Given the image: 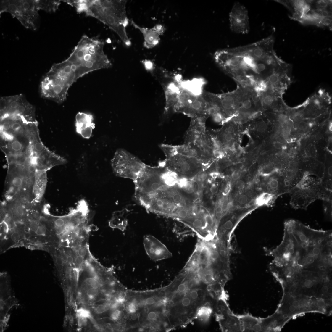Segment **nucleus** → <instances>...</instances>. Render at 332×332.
I'll list each match as a JSON object with an SVG mask.
<instances>
[{
    "label": "nucleus",
    "mask_w": 332,
    "mask_h": 332,
    "mask_svg": "<svg viewBox=\"0 0 332 332\" xmlns=\"http://www.w3.org/2000/svg\"><path fill=\"white\" fill-rule=\"evenodd\" d=\"M125 0L71 1L70 5L75 7L79 13L95 18L114 31L123 43L130 46L131 42L126 28L129 23Z\"/></svg>",
    "instance_id": "nucleus-1"
},
{
    "label": "nucleus",
    "mask_w": 332,
    "mask_h": 332,
    "mask_svg": "<svg viewBox=\"0 0 332 332\" xmlns=\"http://www.w3.org/2000/svg\"><path fill=\"white\" fill-rule=\"evenodd\" d=\"M104 46V42L99 39L82 36L67 59L74 67L76 81L93 71L112 67Z\"/></svg>",
    "instance_id": "nucleus-2"
},
{
    "label": "nucleus",
    "mask_w": 332,
    "mask_h": 332,
    "mask_svg": "<svg viewBox=\"0 0 332 332\" xmlns=\"http://www.w3.org/2000/svg\"><path fill=\"white\" fill-rule=\"evenodd\" d=\"M76 81L75 71L67 59L55 64L41 82V96L58 104L62 103L66 100L71 86Z\"/></svg>",
    "instance_id": "nucleus-3"
},
{
    "label": "nucleus",
    "mask_w": 332,
    "mask_h": 332,
    "mask_svg": "<svg viewBox=\"0 0 332 332\" xmlns=\"http://www.w3.org/2000/svg\"><path fill=\"white\" fill-rule=\"evenodd\" d=\"M160 147L165 154L166 159L160 162L159 165L175 173L179 178L191 179L195 178L200 171L207 167L194 158L175 153L172 145L162 144Z\"/></svg>",
    "instance_id": "nucleus-4"
},
{
    "label": "nucleus",
    "mask_w": 332,
    "mask_h": 332,
    "mask_svg": "<svg viewBox=\"0 0 332 332\" xmlns=\"http://www.w3.org/2000/svg\"><path fill=\"white\" fill-rule=\"evenodd\" d=\"M209 102L202 95H196L181 86L172 109L171 113H181L191 118L209 115Z\"/></svg>",
    "instance_id": "nucleus-5"
},
{
    "label": "nucleus",
    "mask_w": 332,
    "mask_h": 332,
    "mask_svg": "<svg viewBox=\"0 0 332 332\" xmlns=\"http://www.w3.org/2000/svg\"><path fill=\"white\" fill-rule=\"evenodd\" d=\"M112 167L117 176L135 181L144 171L146 165L126 150L118 149L111 161Z\"/></svg>",
    "instance_id": "nucleus-6"
},
{
    "label": "nucleus",
    "mask_w": 332,
    "mask_h": 332,
    "mask_svg": "<svg viewBox=\"0 0 332 332\" xmlns=\"http://www.w3.org/2000/svg\"><path fill=\"white\" fill-rule=\"evenodd\" d=\"M242 89L238 86L234 91L221 94H215L204 91L203 96L210 103L215 105L219 109L226 121L234 116L233 113L240 107L241 101Z\"/></svg>",
    "instance_id": "nucleus-7"
},
{
    "label": "nucleus",
    "mask_w": 332,
    "mask_h": 332,
    "mask_svg": "<svg viewBox=\"0 0 332 332\" xmlns=\"http://www.w3.org/2000/svg\"><path fill=\"white\" fill-rule=\"evenodd\" d=\"M215 311L216 320L223 332H242V324L238 315L233 312L227 302H218Z\"/></svg>",
    "instance_id": "nucleus-8"
},
{
    "label": "nucleus",
    "mask_w": 332,
    "mask_h": 332,
    "mask_svg": "<svg viewBox=\"0 0 332 332\" xmlns=\"http://www.w3.org/2000/svg\"><path fill=\"white\" fill-rule=\"evenodd\" d=\"M229 20L232 32L242 35L249 33L250 25L248 11L243 5L239 2L234 4L229 13Z\"/></svg>",
    "instance_id": "nucleus-9"
},
{
    "label": "nucleus",
    "mask_w": 332,
    "mask_h": 332,
    "mask_svg": "<svg viewBox=\"0 0 332 332\" xmlns=\"http://www.w3.org/2000/svg\"><path fill=\"white\" fill-rule=\"evenodd\" d=\"M144 246L146 254L154 261H159L172 257L171 253L165 245L155 237L146 235L144 238Z\"/></svg>",
    "instance_id": "nucleus-10"
},
{
    "label": "nucleus",
    "mask_w": 332,
    "mask_h": 332,
    "mask_svg": "<svg viewBox=\"0 0 332 332\" xmlns=\"http://www.w3.org/2000/svg\"><path fill=\"white\" fill-rule=\"evenodd\" d=\"M290 204L296 209H306L309 205L318 199V193L304 190L295 186L290 191Z\"/></svg>",
    "instance_id": "nucleus-11"
},
{
    "label": "nucleus",
    "mask_w": 332,
    "mask_h": 332,
    "mask_svg": "<svg viewBox=\"0 0 332 332\" xmlns=\"http://www.w3.org/2000/svg\"><path fill=\"white\" fill-rule=\"evenodd\" d=\"M36 6L35 1L30 0H6L1 1V14L6 12L13 17L25 10Z\"/></svg>",
    "instance_id": "nucleus-12"
},
{
    "label": "nucleus",
    "mask_w": 332,
    "mask_h": 332,
    "mask_svg": "<svg viewBox=\"0 0 332 332\" xmlns=\"http://www.w3.org/2000/svg\"><path fill=\"white\" fill-rule=\"evenodd\" d=\"M76 132L83 138L89 139L92 136V130L95 128L94 117L90 114L79 112L75 117Z\"/></svg>",
    "instance_id": "nucleus-13"
},
{
    "label": "nucleus",
    "mask_w": 332,
    "mask_h": 332,
    "mask_svg": "<svg viewBox=\"0 0 332 332\" xmlns=\"http://www.w3.org/2000/svg\"><path fill=\"white\" fill-rule=\"evenodd\" d=\"M175 153L189 157L194 158L205 165H209V156L199 147L193 144H185L180 146H172Z\"/></svg>",
    "instance_id": "nucleus-14"
},
{
    "label": "nucleus",
    "mask_w": 332,
    "mask_h": 332,
    "mask_svg": "<svg viewBox=\"0 0 332 332\" xmlns=\"http://www.w3.org/2000/svg\"><path fill=\"white\" fill-rule=\"evenodd\" d=\"M36 6L23 11L16 18L26 28L34 31L40 26V18Z\"/></svg>",
    "instance_id": "nucleus-15"
},
{
    "label": "nucleus",
    "mask_w": 332,
    "mask_h": 332,
    "mask_svg": "<svg viewBox=\"0 0 332 332\" xmlns=\"http://www.w3.org/2000/svg\"><path fill=\"white\" fill-rule=\"evenodd\" d=\"M131 23L133 27L139 30L143 34L144 39V45L146 48L152 49L159 43L160 36L152 28L149 29L141 27L133 21H131Z\"/></svg>",
    "instance_id": "nucleus-16"
},
{
    "label": "nucleus",
    "mask_w": 332,
    "mask_h": 332,
    "mask_svg": "<svg viewBox=\"0 0 332 332\" xmlns=\"http://www.w3.org/2000/svg\"><path fill=\"white\" fill-rule=\"evenodd\" d=\"M47 183L46 171L37 170L33 191V203H38L42 198Z\"/></svg>",
    "instance_id": "nucleus-17"
},
{
    "label": "nucleus",
    "mask_w": 332,
    "mask_h": 332,
    "mask_svg": "<svg viewBox=\"0 0 332 332\" xmlns=\"http://www.w3.org/2000/svg\"><path fill=\"white\" fill-rule=\"evenodd\" d=\"M205 83L204 81L199 78H195L189 80H183L182 79L180 82L181 86L183 88L199 96L202 94Z\"/></svg>",
    "instance_id": "nucleus-18"
},
{
    "label": "nucleus",
    "mask_w": 332,
    "mask_h": 332,
    "mask_svg": "<svg viewBox=\"0 0 332 332\" xmlns=\"http://www.w3.org/2000/svg\"><path fill=\"white\" fill-rule=\"evenodd\" d=\"M214 305L210 302H205L200 307L196 312L195 319L202 323H207L209 321L214 312Z\"/></svg>",
    "instance_id": "nucleus-19"
},
{
    "label": "nucleus",
    "mask_w": 332,
    "mask_h": 332,
    "mask_svg": "<svg viewBox=\"0 0 332 332\" xmlns=\"http://www.w3.org/2000/svg\"><path fill=\"white\" fill-rule=\"evenodd\" d=\"M125 210L115 212L109 221V226L114 228L124 231L128 225V220L125 216Z\"/></svg>",
    "instance_id": "nucleus-20"
},
{
    "label": "nucleus",
    "mask_w": 332,
    "mask_h": 332,
    "mask_svg": "<svg viewBox=\"0 0 332 332\" xmlns=\"http://www.w3.org/2000/svg\"><path fill=\"white\" fill-rule=\"evenodd\" d=\"M61 1L55 0H35L36 6L38 10H42L49 13L56 12L58 9Z\"/></svg>",
    "instance_id": "nucleus-21"
},
{
    "label": "nucleus",
    "mask_w": 332,
    "mask_h": 332,
    "mask_svg": "<svg viewBox=\"0 0 332 332\" xmlns=\"http://www.w3.org/2000/svg\"><path fill=\"white\" fill-rule=\"evenodd\" d=\"M273 195L270 193H265L261 195L258 200V204L260 205L267 204L273 199Z\"/></svg>",
    "instance_id": "nucleus-22"
},
{
    "label": "nucleus",
    "mask_w": 332,
    "mask_h": 332,
    "mask_svg": "<svg viewBox=\"0 0 332 332\" xmlns=\"http://www.w3.org/2000/svg\"><path fill=\"white\" fill-rule=\"evenodd\" d=\"M91 277L86 278L85 280V282L92 288H98L99 286V283L98 281V274L91 275Z\"/></svg>",
    "instance_id": "nucleus-23"
},
{
    "label": "nucleus",
    "mask_w": 332,
    "mask_h": 332,
    "mask_svg": "<svg viewBox=\"0 0 332 332\" xmlns=\"http://www.w3.org/2000/svg\"><path fill=\"white\" fill-rule=\"evenodd\" d=\"M324 212L328 219H331L332 201H323Z\"/></svg>",
    "instance_id": "nucleus-24"
},
{
    "label": "nucleus",
    "mask_w": 332,
    "mask_h": 332,
    "mask_svg": "<svg viewBox=\"0 0 332 332\" xmlns=\"http://www.w3.org/2000/svg\"><path fill=\"white\" fill-rule=\"evenodd\" d=\"M207 167L202 170L195 177L199 182H204L207 179L209 176Z\"/></svg>",
    "instance_id": "nucleus-25"
},
{
    "label": "nucleus",
    "mask_w": 332,
    "mask_h": 332,
    "mask_svg": "<svg viewBox=\"0 0 332 332\" xmlns=\"http://www.w3.org/2000/svg\"><path fill=\"white\" fill-rule=\"evenodd\" d=\"M77 315L78 317L86 319H90L91 318V314L89 311L83 308L77 310Z\"/></svg>",
    "instance_id": "nucleus-26"
},
{
    "label": "nucleus",
    "mask_w": 332,
    "mask_h": 332,
    "mask_svg": "<svg viewBox=\"0 0 332 332\" xmlns=\"http://www.w3.org/2000/svg\"><path fill=\"white\" fill-rule=\"evenodd\" d=\"M10 146L12 151L17 152H21L23 147L22 144L17 140L13 141L11 143Z\"/></svg>",
    "instance_id": "nucleus-27"
},
{
    "label": "nucleus",
    "mask_w": 332,
    "mask_h": 332,
    "mask_svg": "<svg viewBox=\"0 0 332 332\" xmlns=\"http://www.w3.org/2000/svg\"><path fill=\"white\" fill-rule=\"evenodd\" d=\"M142 63L147 70L153 73L156 68L154 63L151 60H145L142 61Z\"/></svg>",
    "instance_id": "nucleus-28"
},
{
    "label": "nucleus",
    "mask_w": 332,
    "mask_h": 332,
    "mask_svg": "<svg viewBox=\"0 0 332 332\" xmlns=\"http://www.w3.org/2000/svg\"><path fill=\"white\" fill-rule=\"evenodd\" d=\"M111 305L108 303L99 304L96 308V312L99 314L104 313L110 307Z\"/></svg>",
    "instance_id": "nucleus-29"
},
{
    "label": "nucleus",
    "mask_w": 332,
    "mask_h": 332,
    "mask_svg": "<svg viewBox=\"0 0 332 332\" xmlns=\"http://www.w3.org/2000/svg\"><path fill=\"white\" fill-rule=\"evenodd\" d=\"M98 293L99 290L98 288H94L90 289L86 292L87 296L90 299L94 298L97 295Z\"/></svg>",
    "instance_id": "nucleus-30"
},
{
    "label": "nucleus",
    "mask_w": 332,
    "mask_h": 332,
    "mask_svg": "<svg viewBox=\"0 0 332 332\" xmlns=\"http://www.w3.org/2000/svg\"><path fill=\"white\" fill-rule=\"evenodd\" d=\"M249 200L248 196L246 194H242L240 195L238 197L237 202L240 205H244L247 203Z\"/></svg>",
    "instance_id": "nucleus-31"
},
{
    "label": "nucleus",
    "mask_w": 332,
    "mask_h": 332,
    "mask_svg": "<svg viewBox=\"0 0 332 332\" xmlns=\"http://www.w3.org/2000/svg\"><path fill=\"white\" fill-rule=\"evenodd\" d=\"M296 273V271L294 267L289 266L287 267L284 270V274L288 278H291L294 276Z\"/></svg>",
    "instance_id": "nucleus-32"
},
{
    "label": "nucleus",
    "mask_w": 332,
    "mask_h": 332,
    "mask_svg": "<svg viewBox=\"0 0 332 332\" xmlns=\"http://www.w3.org/2000/svg\"><path fill=\"white\" fill-rule=\"evenodd\" d=\"M152 28L160 36L163 35L165 30L164 26L161 24L157 25Z\"/></svg>",
    "instance_id": "nucleus-33"
},
{
    "label": "nucleus",
    "mask_w": 332,
    "mask_h": 332,
    "mask_svg": "<svg viewBox=\"0 0 332 332\" xmlns=\"http://www.w3.org/2000/svg\"><path fill=\"white\" fill-rule=\"evenodd\" d=\"M242 175V171L240 170L237 169L235 170L232 173L231 178L234 180H238Z\"/></svg>",
    "instance_id": "nucleus-34"
},
{
    "label": "nucleus",
    "mask_w": 332,
    "mask_h": 332,
    "mask_svg": "<svg viewBox=\"0 0 332 332\" xmlns=\"http://www.w3.org/2000/svg\"><path fill=\"white\" fill-rule=\"evenodd\" d=\"M289 119V118L287 115L281 114L278 117V122L281 125H282L286 123Z\"/></svg>",
    "instance_id": "nucleus-35"
},
{
    "label": "nucleus",
    "mask_w": 332,
    "mask_h": 332,
    "mask_svg": "<svg viewBox=\"0 0 332 332\" xmlns=\"http://www.w3.org/2000/svg\"><path fill=\"white\" fill-rule=\"evenodd\" d=\"M33 145L34 149L36 150V152H39V153L43 151L44 148L43 145L41 141H35Z\"/></svg>",
    "instance_id": "nucleus-36"
},
{
    "label": "nucleus",
    "mask_w": 332,
    "mask_h": 332,
    "mask_svg": "<svg viewBox=\"0 0 332 332\" xmlns=\"http://www.w3.org/2000/svg\"><path fill=\"white\" fill-rule=\"evenodd\" d=\"M2 120L4 121L2 125L3 129L6 131L9 130L11 128V124L9 120L7 118L2 119Z\"/></svg>",
    "instance_id": "nucleus-37"
},
{
    "label": "nucleus",
    "mask_w": 332,
    "mask_h": 332,
    "mask_svg": "<svg viewBox=\"0 0 332 332\" xmlns=\"http://www.w3.org/2000/svg\"><path fill=\"white\" fill-rule=\"evenodd\" d=\"M245 186V184L244 181L241 180L237 181L235 185L236 188L239 191L242 190L244 188Z\"/></svg>",
    "instance_id": "nucleus-38"
},
{
    "label": "nucleus",
    "mask_w": 332,
    "mask_h": 332,
    "mask_svg": "<svg viewBox=\"0 0 332 332\" xmlns=\"http://www.w3.org/2000/svg\"><path fill=\"white\" fill-rule=\"evenodd\" d=\"M219 189L217 185L215 183H212L210 188V191L212 195H215L218 192Z\"/></svg>",
    "instance_id": "nucleus-39"
},
{
    "label": "nucleus",
    "mask_w": 332,
    "mask_h": 332,
    "mask_svg": "<svg viewBox=\"0 0 332 332\" xmlns=\"http://www.w3.org/2000/svg\"><path fill=\"white\" fill-rule=\"evenodd\" d=\"M307 124L305 122L301 121L298 123V127L300 130H305L307 128Z\"/></svg>",
    "instance_id": "nucleus-40"
},
{
    "label": "nucleus",
    "mask_w": 332,
    "mask_h": 332,
    "mask_svg": "<svg viewBox=\"0 0 332 332\" xmlns=\"http://www.w3.org/2000/svg\"><path fill=\"white\" fill-rule=\"evenodd\" d=\"M38 224L35 221L31 222L30 225V230L36 232L39 227Z\"/></svg>",
    "instance_id": "nucleus-41"
},
{
    "label": "nucleus",
    "mask_w": 332,
    "mask_h": 332,
    "mask_svg": "<svg viewBox=\"0 0 332 332\" xmlns=\"http://www.w3.org/2000/svg\"><path fill=\"white\" fill-rule=\"evenodd\" d=\"M304 286L307 289L311 288L314 285V282L310 279H307L304 283Z\"/></svg>",
    "instance_id": "nucleus-42"
},
{
    "label": "nucleus",
    "mask_w": 332,
    "mask_h": 332,
    "mask_svg": "<svg viewBox=\"0 0 332 332\" xmlns=\"http://www.w3.org/2000/svg\"><path fill=\"white\" fill-rule=\"evenodd\" d=\"M46 231L45 227L42 225H39L36 233L39 235H43L45 234Z\"/></svg>",
    "instance_id": "nucleus-43"
},
{
    "label": "nucleus",
    "mask_w": 332,
    "mask_h": 332,
    "mask_svg": "<svg viewBox=\"0 0 332 332\" xmlns=\"http://www.w3.org/2000/svg\"><path fill=\"white\" fill-rule=\"evenodd\" d=\"M78 325L80 326L86 325L87 323V319L78 317Z\"/></svg>",
    "instance_id": "nucleus-44"
},
{
    "label": "nucleus",
    "mask_w": 332,
    "mask_h": 332,
    "mask_svg": "<svg viewBox=\"0 0 332 332\" xmlns=\"http://www.w3.org/2000/svg\"><path fill=\"white\" fill-rule=\"evenodd\" d=\"M11 238L14 241H17L20 238L19 234L16 232L13 233L11 235Z\"/></svg>",
    "instance_id": "nucleus-45"
},
{
    "label": "nucleus",
    "mask_w": 332,
    "mask_h": 332,
    "mask_svg": "<svg viewBox=\"0 0 332 332\" xmlns=\"http://www.w3.org/2000/svg\"><path fill=\"white\" fill-rule=\"evenodd\" d=\"M55 262L57 265L59 266L62 265L64 263V259L60 256H58L56 258Z\"/></svg>",
    "instance_id": "nucleus-46"
},
{
    "label": "nucleus",
    "mask_w": 332,
    "mask_h": 332,
    "mask_svg": "<svg viewBox=\"0 0 332 332\" xmlns=\"http://www.w3.org/2000/svg\"><path fill=\"white\" fill-rule=\"evenodd\" d=\"M276 139L277 141L282 144H284L286 142V138L282 135L278 136L277 137Z\"/></svg>",
    "instance_id": "nucleus-47"
},
{
    "label": "nucleus",
    "mask_w": 332,
    "mask_h": 332,
    "mask_svg": "<svg viewBox=\"0 0 332 332\" xmlns=\"http://www.w3.org/2000/svg\"><path fill=\"white\" fill-rule=\"evenodd\" d=\"M325 303L323 300H319L317 302V305L318 307L322 308L325 306Z\"/></svg>",
    "instance_id": "nucleus-48"
},
{
    "label": "nucleus",
    "mask_w": 332,
    "mask_h": 332,
    "mask_svg": "<svg viewBox=\"0 0 332 332\" xmlns=\"http://www.w3.org/2000/svg\"><path fill=\"white\" fill-rule=\"evenodd\" d=\"M286 127L291 130L292 127L294 126V122L293 121L290 119H289L288 120L286 123Z\"/></svg>",
    "instance_id": "nucleus-49"
},
{
    "label": "nucleus",
    "mask_w": 332,
    "mask_h": 332,
    "mask_svg": "<svg viewBox=\"0 0 332 332\" xmlns=\"http://www.w3.org/2000/svg\"><path fill=\"white\" fill-rule=\"evenodd\" d=\"M224 138L226 141H230L233 139V136L231 134L227 133L225 134Z\"/></svg>",
    "instance_id": "nucleus-50"
},
{
    "label": "nucleus",
    "mask_w": 332,
    "mask_h": 332,
    "mask_svg": "<svg viewBox=\"0 0 332 332\" xmlns=\"http://www.w3.org/2000/svg\"><path fill=\"white\" fill-rule=\"evenodd\" d=\"M222 212L223 213L224 215V210L223 207L221 206V205H218L216 207L215 210V212Z\"/></svg>",
    "instance_id": "nucleus-51"
},
{
    "label": "nucleus",
    "mask_w": 332,
    "mask_h": 332,
    "mask_svg": "<svg viewBox=\"0 0 332 332\" xmlns=\"http://www.w3.org/2000/svg\"><path fill=\"white\" fill-rule=\"evenodd\" d=\"M282 144L279 143L278 142H276L274 144V147L276 149H279L282 148Z\"/></svg>",
    "instance_id": "nucleus-52"
},
{
    "label": "nucleus",
    "mask_w": 332,
    "mask_h": 332,
    "mask_svg": "<svg viewBox=\"0 0 332 332\" xmlns=\"http://www.w3.org/2000/svg\"><path fill=\"white\" fill-rule=\"evenodd\" d=\"M292 305L295 307L296 309L298 308L300 306V303L297 300H294L292 303Z\"/></svg>",
    "instance_id": "nucleus-53"
},
{
    "label": "nucleus",
    "mask_w": 332,
    "mask_h": 332,
    "mask_svg": "<svg viewBox=\"0 0 332 332\" xmlns=\"http://www.w3.org/2000/svg\"><path fill=\"white\" fill-rule=\"evenodd\" d=\"M234 131V129L233 127L232 126H230L227 129V132L228 133L231 134L233 133Z\"/></svg>",
    "instance_id": "nucleus-54"
},
{
    "label": "nucleus",
    "mask_w": 332,
    "mask_h": 332,
    "mask_svg": "<svg viewBox=\"0 0 332 332\" xmlns=\"http://www.w3.org/2000/svg\"><path fill=\"white\" fill-rule=\"evenodd\" d=\"M328 288L327 286H323L321 289V291L323 293H326L328 291Z\"/></svg>",
    "instance_id": "nucleus-55"
},
{
    "label": "nucleus",
    "mask_w": 332,
    "mask_h": 332,
    "mask_svg": "<svg viewBox=\"0 0 332 332\" xmlns=\"http://www.w3.org/2000/svg\"><path fill=\"white\" fill-rule=\"evenodd\" d=\"M296 308L292 305L289 307V311L291 312H294L296 310Z\"/></svg>",
    "instance_id": "nucleus-56"
},
{
    "label": "nucleus",
    "mask_w": 332,
    "mask_h": 332,
    "mask_svg": "<svg viewBox=\"0 0 332 332\" xmlns=\"http://www.w3.org/2000/svg\"><path fill=\"white\" fill-rule=\"evenodd\" d=\"M327 292H328V293H329V294H331L332 293V289H331V288H328Z\"/></svg>",
    "instance_id": "nucleus-57"
},
{
    "label": "nucleus",
    "mask_w": 332,
    "mask_h": 332,
    "mask_svg": "<svg viewBox=\"0 0 332 332\" xmlns=\"http://www.w3.org/2000/svg\"><path fill=\"white\" fill-rule=\"evenodd\" d=\"M210 145H211V144H210Z\"/></svg>",
    "instance_id": "nucleus-58"
}]
</instances>
